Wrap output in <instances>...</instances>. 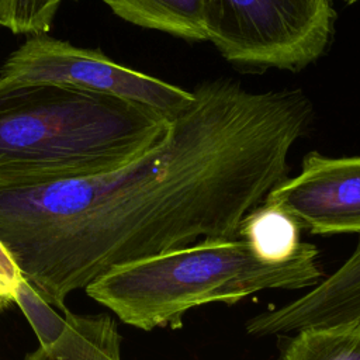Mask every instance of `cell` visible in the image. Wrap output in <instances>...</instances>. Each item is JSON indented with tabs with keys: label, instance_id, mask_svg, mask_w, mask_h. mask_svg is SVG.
<instances>
[{
	"label": "cell",
	"instance_id": "1",
	"mask_svg": "<svg viewBox=\"0 0 360 360\" xmlns=\"http://www.w3.org/2000/svg\"><path fill=\"white\" fill-rule=\"evenodd\" d=\"M194 101L148 152L112 172L0 191V240L51 305L114 267L198 239L236 238L242 219L287 177L312 121L295 89L253 91L231 79Z\"/></svg>",
	"mask_w": 360,
	"mask_h": 360
},
{
	"label": "cell",
	"instance_id": "2",
	"mask_svg": "<svg viewBox=\"0 0 360 360\" xmlns=\"http://www.w3.org/2000/svg\"><path fill=\"white\" fill-rule=\"evenodd\" d=\"M169 124L105 93L0 79V191L112 172L155 146Z\"/></svg>",
	"mask_w": 360,
	"mask_h": 360
},
{
	"label": "cell",
	"instance_id": "3",
	"mask_svg": "<svg viewBox=\"0 0 360 360\" xmlns=\"http://www.w3.org/2000/svg\"><path fill=\"white\" fill-rule=\"evenodd\" d=\"M316 257L318 249L305 242L292 259L267 263L240 238L202 239L114 267L84 290L122 322L150 330L177 326L188 309L208 302L315 287L323 277Z\"/></svg>",
	"mask_w": 360,
	"mask_h": 360
},
{
	"label": "cell",
	"instance_id": "4",
	"mask_svg": "<svg viewBox=\"0 0 360 360\" xmlns=\"http://www.w3.org/2000/svg\"><path fill=\"white\" fill-rule=\"evenodd\" d=\"M330 0H210L208 41L231 63L300 70L323 55Z\"/></svg>",
	"mask_w": 360,
	"mask_h": 360
},
{
	"label": "cell",
	"instance_id": "5",
	"mask_svg": "<svg viewBox=\"0 0 360 360\" xmlns=\"http://www.w3.org/2000/svg\"><path fill=\"white\" fill-rule=\"evenodd\" d=\"M0 79L52 82L125 98L172 121L194 101L193 90L114 62L97 49L44 34L31 35L0 68Z\"/></svg>",
	"mask_w": 360,
	"mask_h": 360
},
{
	"label": "cell",
	"instance_id": "6",
	"mask_svg": "<svg viewBox=\"0 0 360 360\" xmlns=\"http://www.w3.org/2000/svg\"><path fill=\"white\" fill-rule=\"evenodd\" d=\"M263 202L281 208L311 233H360V156L309 152L301 172L274 186Z\"/></svg>",
	"mask_w": 360,
	"mask_h": 360
},
{
	"label": "cell",
	"instance_id": "7",
	"mask_svg": "<svg viewBox=\"0 0 360 360\" xmlns=\"http://www.w3.org/2000/svg\"><path fill=\"white\" fill-rule=\"evenodd\" d=\"M353 321H360V240L332 276L300 298L253 316L246 329L250 335L266 336Z\"/></svg>",
	"mask_w": 360,
	"mask_h": 360
},
{
	"label": "cell",
	"instance_id": "8",
	"mask_svg": "<svg viewBox=\"0 0 360 360\" xmlns=\"http://www.w3.org/2000/svg\"><path fill=\"white\" fill-rule=\"evenodd\" d=\"M110 10L134 25L180 39L208 41L210 0H103Z\"/></svg>",
	"mask_w": 360,
	"mask_h": 360
},
{
	"label": "cell",
	"instance_id": "9",
	"mask_svg": "<svg viewBox=\"0 0 360 360\" xmlns=\"http://www.w3.org/2000/svg\"><path fill=\"white\" fill-rule=\"evenodd\" d=\"M63 312L66 328L60 338L49 347L38 346L24 360H122L121 335L110 315Z\"/></svg>",
	"mask_w": 360,
	"mask_h": 360
},
{
	"label": "cell",
	"instance_id": "10",
	"mask_svg": "<svg viewBox=\"0 0 360 360\" xmlns=\"http://www.w3.org/2000/svg\"><path fill=\"white\" fill-rule=\"evenodd\" d=\"M301 228L281 208L262 202L240 222L238 236L257 257L267 263H283L292 259L302 246Z\"/></svg>",
	"mask_w": 360,
	"mask_h": 360
},
{
	"label": "cell",
	"instance_id": "11",
	"mask_svg": "<svg viewBox=\"0 0 360 360\" xmlns=\"http://www.w3.org/2000/svg\"><path fill=\"white\" fill-rule=\"evenodd\" d=\"M297 332L283 360H360V321Z\"/></svg>",
	"mask_w": 360,
	"mask_h": 360
},
{
	"label": "cell",
	"instance_id": "12",
	"mask_svg": "<svg viewBox=\"0 0 360 360\" xmlns=\"http://www.w3.org/2000/svg\"><path fill=\"white\" fill-rule=\"evenodd\" d=\"M14 304L20 307L34 329L39 346H52L63 333L66 328V318L58 315L51 304L28 283L27 278L21 277L11 290Z\"/></svg>",
	"mask_w": 360,
	"mask_h": 360
},
{
	"label": "cell",
	"instance_id": "13",
	"mask_svg": "<svg viewBox=\"0 0 360 360\" xmlns=\"http://www.w3.org/2000/svg\"><path fill=\"white\" fill-rule=\"evenodd\" d=\"M63 1L66 0H0V25L14 34H44Z\"/></svg>",
	"mask_w": 360,
	"mask_h": 360
},
{
	"label": "cell",
	"instance_id": "14",
	"mask_svg": "<svg viewBox=\"0 0 360 360\" xmlns=\"http://www.w3.org/2000/svg\"><path fill=\"white\" fill-rule=\"evenodd\" d=\"M0 276L6 280V283L11 287L15 285V283L22 277L17 263L14 262L13 256L6 249L4 243L0 240Z\"/></svg>",
	"mask_w": 360,
	"mask_h": 360
},
{
	"label": "cell",
	"instance_id": "15",
	"mask_svg": "<svg viewBox=\"0 0 360 360\" xmlns=\"http://www.w3.org/2000/svg\"><path fill=\"white\" fill-rule=\"evenodd\" d=\"M1 295H11V287L6 283V280L0 276V297Z\"/></svg>",
	"mask_w": 360,
	"mask_h": 360
},
{
	"label": "cell",
	"instance_id": "16",
	"mask_svg": "<svg viewBox=\"0 0 360 360\" xmlns=\"http://www.w3.org/2000/svg\"><path fill=\"white\" fill-rule=\"evenodd\" d=\"M14 301H13V297L11 295H1L0 297V311H3L4 308H7L8 305H11Z\"/></svg>",
	"mask_w": 360,
	"mask_h": 360
},
{
	"label": "cell",
	"instance_id": "17",
	"mask_svg": "<svg viewBox=\"0 0 360 360\" xmlns=\"http://www.w3.org/2000/svg\"><path fill=\"white\" fill-rule=\"evenodd\" d=\"M346 3H349V4H352V3H354V1H357V0H345Z\"/></svg>",
	"mask_w": 360,
	"mask_h": 360
}]
</instances>
